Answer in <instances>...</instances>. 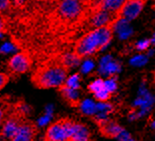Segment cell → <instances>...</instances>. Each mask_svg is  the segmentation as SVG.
Masks as SVG:
<instances>
[{"label":"cell","mask_w":155,"mask_h":141,"mask_svg":"<svg viewBox=\"0 0 155 141\" xmlns=\"http://www.w3.org/2000/svg\"><path fill=\"white\" fill-rule=\"evenodd\" d=\"M13 49V46H12V44H9V43H6L4 46H3L1 49H0V51L1 52H9V51H11Z\"/></svg>","instance_id":"cell-25"},{"label":"cell","mask_w":155,"mask_h":141,"mask_svg":"<svg viewBox=\"0 0 155 141\" xmlns=\"http://www.w3.org/2000/svg\"><path fill=\"white\" fill-rule=\"evenodd\" d=\"M66 141H92L90 129L86 124L74 120L70 135Z\"/></svg>","instance_id":"cell-10"},{"label":"cell","mask_w":155,"mask_h":141,"mask_svg":"<svg viewBox=\"0 0 155 141\" xmlns=\"http://www.w3.org/2000/svg\"><path fill=\"white\" fill-rule=\"evenodd\" d=\"M92 120L97 124L98 130L101 136L105 137L108 139H113V138H118V136L123 132L124 129L123 127L117 121L113 119H109V118H101L97 116H91Z\"/></svg>","instance_id":"cell-7"},{"label":"cell","mask_w":155,"mask_h":141,"mask_svg":"<svg viewBox=\"0 0 155 141\" xmlns=\"http://www.w3.org/2000/svg\"><path fill=\"white\" fill-rule=\"evenodd\" d=\"M49 11V23L57 30L80 28L88 12L87 6L80 0H52Z\"/></svg>","instance_id":"cell-1"},{"label":"cell","mask_w":155,"mask_h":141,"mask_svg":"<svg viewBox=\"0 0 155 141\" xmlns=\"http://www.w3.org/2000/svg\"><path fill=\"white\" fill-rule=\"evenodd\" d=\"M151 42H152V40H143V41L138 42L136 44V49H138L139 51H145L150 46Z\"/></svg>","instance_id":"cell-23"},{"label":"cell","mask_w":155,"mask_h":141,"mask_svg":"<svg viewBox=\"0 0 155 141\" xmlns=\"http://www.w3.org/2000/svg\"><path fill=\"white\" fill-rule=\"evenodd\" d=\"M104 80H102L101 78L99 79H96L94 80L93 82H91L90 84L88 85V90L89 92L91 93H96V92H99L100 90L104 89Z\"/></svg>","instance_id":"cell-18"},{"label":"cell","mask_w":155,"mask_h":141,"mask_svg":"<svg viewBox=\"0 0 155 141\" xmlns=\"http://www.w3.org/2000/svg\"><path fill=\"white\" fill-rule=\"evenodd\" d=\"M35 0H10V7L12 12H24L29 6L33 4Z\"/></svg>","instance_id":"cell-14"},{"label":"cell","mask_w":155,"mask_h":141,"mask_svg":"<svg viewBox=\"0 0 155 141\" xmlns=\"http://www.w3.org/2000/svg\"><path fill=\"white\" fill-rule=\"evenodd\" d=\"M10 99L11 97L8 96V95H4V96L0 97V128H1L5 119L12 111L13 102Z\"/></svg>","instance_id":"cell-13"},{"label":"cell","mask_w":155,"mask_h":141,"mask_svg":"<svg viewBox=\"0 0 155 141\" xmlns=\"http://www.w3.org/2000/svg\"><path fill=\"white\" fill-rule=\"evenodd\" d=\"M69 70L57 57L43 60L32 72V84L38 89L57 88L65 82Z\"/></svg>","instance_id":"cell-2"},{"label":"cell","mask_w":155,"mask_h":141,"mask_svg":"<svg viewBox=\"0 0 155 141\" xmlns=\"http://www.w3.org/2000/svg\"><path fill=\"white\" fill-rule=\"evenodd\" d=\"M38 135V127L33 121L25 118L19 125L11 141H36Z\"/></svg>","instance_id":"cell-8"},{"label":"cell","mask_w":155,"mask_h":141,"mask_svg":"<svg viewBox=\"0 0 155 141\" xmlns=\"http://www.w3.org/2000/svg\"><path fill=\"white\" fill-rule=\"evenodd\" d=\"M115 26V24H109L87 31L76 40L72 53L79 59H82L101 51L111 41Z\"/></svg>","instance_id":"cell-3"},{"label":"cell","mask_w":155,"mask_h":141,"mask_svg":"<svg viewBox=\"0 0 155 141\" xmlns=\"http://www.w3.org/2000/svg\"><path fill=\"white\" fill-rule=\"evenodd\" d=\"M10 80V76L4 72H0V91L4 88Z\"/></svg>","instance_id":"cell-22"},{"label":"cell","mask_w":155,"mask_h":141,"mask_svg":"<svg viewBox=\"0 0 155 141\" xmlns=\"http://www.w3.org/2000/svg\"><path fill=\"white\" fill-rule=\"evenodd\" d=\"M74 120L71 118H60L48 126L43 141H66L70 135Z\"/></svg>","instance_id":"cell-4"},{"label":"cell","mask_w":155,"mask_h":141,"mask_svg":"<svg viewBox=\"0 0 155 141\" xmlns=\"http://www.w3.org/2000/svg\"><path fill=\"white\" fill-rule=\"evenodd\" d=\"M33 60L31 54L27 51H22L9 59L7 63V69L10 72V75H21L29 70H31ZM9 75V76H10Z\"/></svg>","instance_id":"cell-5"},{"label":"cell","mask_w":155,"mask_h":141,"mask_svg":"<svg viewBox=\"0 0 155 141\" xmlns=\"http://www.w3.org/2000/svg\"><path fill=\"white\" fill-rule=\"evenodd\" d=\"M104 87L105 89H107L110 92H113V91L116 90L117 88V81H116V77H113V75H111V77H109V79H107L106 81H104Z\"/></svg>","instance_id":"cell-19"},{"label":"cell","mask_w":155,"mask_h":141,"mask_svg":"<svg viewBox=\"0 0 155 141\" xmlns=\"http://www.w3.org/2000/svg\"><path fill=\"white\" fill-rule=\"evenodd\" d=\"M58 88L59 93L61 94L62 98L68 103L69 106L73 108H78L80 105V98H79V94L77 89H73V88L68 87L67 85L64 83L60 85Z\"/></svg>","instance_id":"cell-11"},{"label":"cell","mask_w":155,"mask_h":141,"mask_svg":"<svg viewBox=\"0 0 155 141\" xmlns=\"http://www.w3.org/2000/svg\"><path fill=\"white\" fill-rule=\"evenodd\" d=\"M147 0H126L123 7L118 14L119 20H132L136 18L139 13L142 11Z\"/></svg>","instance_id":"cell-9"},{"label":"cell","mask_w":155,"mask_h":141,"mask_svg":"<svg viewBox=\"0 0 155 141\" xmlns=\"http://www.w3.org/2000/svg\"><path fill=\"white\" fill-rule=\"evenodd\" d=\"M94 97H95V99L98 100L99 102H108L112 97V92H110V91H108L107 89L104 88V89L100 90L99 92L94 93Z\"/></svg>","instance_id":"cell-17"},{"label":"cell","mask_w":155,"mask_h":141,"mask_svg":"<svg viewBox=\"0 0 155 141\" xmlns=\"http://www.w3.org/2000/svg\"><path fill=\"white\" fill-rule=\"evenodd\" d=\"M8 19L7 17L0 12V34L6 33L8 31Z\"/></svg>","instance_id":"cell-21"},{"label":"cell","mask_w":155,"mask_h":141,"mask_svg":"<svg viewBox=\"0 0 155 141\" xmlns=\"http://www.w3.org/2000/svg\"><path fill=\"white\" fill-rule=\"evenodd\" d=\"M78 108H80L81 112L87 116H93L96 113V105L91 100H85L84 102L80 103Z\"/></svg>","instance_id":"cell-15"},{"label":"cell","mask_w":155,"mask_h":141,"mask_svg":"<svg viewBox=\"0 0 155 141\" xmlns=\"http://www.w3.org/2000/svg\"><path fill=\"white\" fill-rule=\"evenodd\" d=\"M82 68H83V71L84 72H87L91 69V68H93V63H92L91 61H86L85 62V64L82 66Z\"/></svg>","instance_id":"cell-24"},{"label":"cell","mask_w":155,"mask_h":141,"mask_svg":"<svg viewBox=\"0 0 155 141\" xmlns=\"http://www.w3.org/2000/svg\"><path fill=\"white\" fill-rule=\"evenodd\" d=\"M125 2H126V0H101V1L92 9L106 10L108 12L114 13V14H116L118 16L121 8L123 7V5L125 4ZM88 10H90V9H88Z\"/></svg>","instance_id":"cell-12"},{"label":"cell","mask_w":155,"mask_h":141,"mask_svg":"<svg viewBox=\"0 0 155 141\" xmlns=\"http://www.w3.org/2000/svg\"><path fill=\"white\" fill-rule=\"evenodd\" d=\"M25 118H27V116L16 111L12 105V111L5 119L1 128H0V138L3 141H11L13 137H14L19 125H20V123Z\"/></svg>","instance_id":"cell-6"},{"label":"cell","mask_w":155,"mask_h":141,"mask_svg":"<svg viewBox=\"0 0 155 141\" xmlns=\"http://www.w3.org/2000/svg\"><path fill=\"white\" fill-rule=\"evenodd\" d=\"M127 141H135V140H133V139H128Z\"/></svg>","instance_id":"cell-26"},{"label":"cell","mask_w":155,"mask_h":141,"mask_svg":"<svg viewBox=\"0 0 155 141\" xmlns=\"http://www.w3.org/2000/svg\"><path fill=\"white\" fill-rule=\"evenodd\" d=\"M0 12L4 14L6 17L11 13V7H10V0H0Z\"/></svg>","instance_id":"cell-20"},{"label":"cell","mask_w":155,"mask_h":141,"mask_svg":"<svg viewBox=\"0 0 155 141\" xmlns=\"http://www.w3.org/2000/svg\"><path fill=\"white\" fill-rule=\"evenodd\" d=\"M79 82H80V76H79V73H75L72 75V76L66 78L64 84L67 85L68 87L73 88V89H79V87H80Z\"/></svg>","instance_id":"cell-16"}]
</instances>
